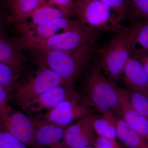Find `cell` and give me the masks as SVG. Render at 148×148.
I'll return each instance as SVG.
<instances>
[{"instance_id": "obj_1", "label": "cell", "mask_w": 148, "mask_h": 148, "mask_svg": "<svg viewBox=\"0 0 148 148\" xmlns=\"http://www.w3.org/2000/svg\"><path fill=\"white\" fill-rule=\"evenodd\" d=\"M94 42L69 51H45L32 53L38 65H42L61 77L65 84L73 82L87 67L92 56Z\"/></svg>"}, {"instance_id": "obj_2", "label": "cell", "mask_w": 148, "mask_h": 148, "mask_svg": "<svg viewBox=\"0 0 148 148\" xmlns=\"http://www.w3.org/2000/svg\"><path fill=\"white\" fill-rule=\"evenodd\" d=\"M86 101L101 114H109L120 118V88L105 76L98 65L91 67L86 81Z\"/></svg>"}, {"instance_id": "obj_3", "label": "cell", "mask_w": 148, "mask_h": 148, "mask_svg": "<svg viewBox=\"0 0 148 148\" xmlns=\"http://www.w3.org/2000/svg\"><path fill=\"white\" fill-rule=\"evenodd\" d=\"M140 23L137 21L127 31L115 34L98 51V65L111 80L118 81L122 77L124 66L130 56L132 40Z\"/></svg>"}, {"instance_id": "obj_4", "label": "cell", "mask_w": 148, "mask_h": 148, "mask_svg": "<svg viewBox=\"0 0 148 148\" xmlns=\"http://www.w3.org/2000/svg\"><path fill=\"white\" fill-rule=\"evenodd\" d=\"M97 31L85 25L79 29L59 33L42 40H17L22 49L32 53L45 51L74 50L89 43L95 42Z\"/></svg>"}, {"instance_id": "obj_5", "label": "cell", "mask_w": 148, "mask_h": 148, "mask_svg": "<svg viewBox=\"0 0 148 148\" xmlns=\"http://www.w3.org/2000/svg\"><path fill=\"white\" fill-rule=\"evenodd\" d=\"M74 1L78 19L91 29L115 34L129 29L122 26L112 9L100 0Z\"/></svg>"}, {"instance_id": "obj_6", "label": "cell", "mask_w": 148, "mask_h": 148, "mask_svg": "<svg viewBox=\"0 0 148 148\" xmlns=\"http://www.w3.org/2000/svg\"><path fill=\"white\" fill-rule=\"evenodd\" d=\"M26 80L16 83L14 88V97L23 110L31 101L54 86L65 84L55 72L42 65Z\"/></svg>"}, {"instance_id": "obj_7", "label": "cell", "mask_w": 148, "mask_h": 148, "mask_svg": "<svg viewBox=\"0 0 148 148\" xmlns=\"http://www.w3.org/2000/svg\"><path fill=\"white\" fill-rule=\"evenodd\" d=\"M0 125L27 146L34 148L35 124L32 119L8 105L0 108Z\"/></svg>"}, {"instance_id": "obj_8", "label": "cell", "mask_w": 148, "mask_h": 148, "mask_svg": "<svg viewBox=\"0 0 148 148\" xmlns=\"http://www.w3.org/2000/svg\"><path fill=\"white\" fill-rule=\"evenodd\" d=\"M85 25L78 19L73 20L68 17H62L40 26H29L20 24L16 26L21 35L20 39L35 41L46 39L59 33L75 30Z\"/></svg>"}, {"instance_id": "obj_9", "label": "cell", "mask_w": 148, "mask_h": 148, "mask_svg": "<svg viewBox=\"0 0 148 148\" xmlns=\"http://www.w3.org/2000/svg\"><path fill=\"white\" fill-rule=\"evenodd\" d=\"M80 99L67 100L59 103L53 108L37 118L48 122L68 126L72 121L90 114L89 106L84 102L81 103Z\"/></svg>"}, {"instance_id": "obj_10", "label": "cell", "mask_w": 148, "mask_h": 148, "mask_svg": "<svg viewBox=\"0 0 148 148\" xmlns=\"http://www.w3.org/2000/svg\"><path fill=\"white\" fill-rule=\"evenodd\" d=\"M80 95L73 87L72 84H64L54 86L43 92L31 101L24 110L31 114L38 115L44 111H47L67 100L79 99Z\"/></svg>"}, {"instance_id": "obj_11", "label": "cell", "mask_w": 148, "mask_h": 148, "mask_svg": "<svg viewBox=\"0 0 148 148\" xmlns=\"http://www.w3.org/2000/svg\"><path fill=\"white\" fill-rule=\"evenodd\" d=\"M33 120L35 126L34 148H62L61 141L69 126L48 122L36 117Z\"/></svg>"}, {"instance_id": "obj_12", "label": "cell", "mask_w": 148, "mask_h": 148, "mask_svg": "<svg viewBox=\"0 0 148 148\" xmlns=\"http://www.w3.org/2000/svg\"><path fill=\"white\" fill-rule=\"evenodd\" d=\"M122 77L130 90L148 97V77L144 66L137 58L130 56Z\"/></svg>"}, {"instance_id": "obj_13", "label": "cell", "mask_w": 148, "mask_h": 148, "mask_svg": "<svg viewBox=\"0 0 148 148\" xmlns=\"http://www.w3.org/2000/svg\"><path fill=\"white\" fill-rule=\"evenodd\" d=\"M120 118L124 120L148 141V121L132 106L125 89L120 88Z\"/></svg>"}, {"instance_id": "obj_14", "label": "cell", "mask_w": 148, "mask_h": 148, "mask_svg": "<svg viewBox=\"0 0 148 148\" xmlns=\"http://www.w3.org/2000/svg\"><path fill=\"white\" fill-rule=\"evenodd\" d=\"M17 41H12L0 36V62L13 68L18 73L23 70L26 57Z\"/></svg>"}, {"instance_id": "obj_15", "label": "cell", "mask_w": 148, "mask_h": 148, "mask_svg": "<svg viewBox=\"0 0 148 148\" xmlns=\"http://www.w3.org/2000/svg\"><path fill=\"white\" fill-rule=\"evenodd\" d=\"M46 4L45 0H13L7 8L10 12L8 20L16 25L24 23L37 8Z\"/></svg>"}, {"instance_id": "obj_16", "label": "cell", "mask_w": 148, "mask_h": 148, "mask_svg": "<svg viewBox=\"0 0 148 148\" xmlns=\"http://www.w3.org/2000/svg\"><path fill=\"white\" fill-rule=\"evenodd\" d=\"M116 139L122 148H148V141L120 118H118Z\"/></svg>"}, {"instance_id": "obj_17", "label": "cell", "mask_w": 148, "mask_h": 148, "mask_svg": "<svg viewBox=\"0 0 148 148\" xmlns=\"http://www.w3.org/2000/svg\"><path fill=\"white\" fill-rule=\"evenodd\" d=\"M118 118L111 114L93 116L92 127L98 136L109 140H116Z\"/></svg>"}, {"instance_id": "obj_18", "label": "cell", "mask_w": 148, "mask_h": 148, "mask_svg": "<svg viewBox=\"0 0 148 148\" xmlns=\"http://www.w3.org/2000/svg\"><path fill=\"white\" fill-rule=\"evenodd\" d=\"M130 56L138 59L148 56V21H140L131 44Z\"/></svg>"}, {"instance_id": "obj_19", "label": "cell", "mask_w": 148, "mask_h": 148, "mask_svg": "<svg viewBox=\"0 0 148 148\" xmlns=\"http://www.w3.org/2000/svg\"><path fill=\"white\" fill-rule=\"evenodd\" d=\"M62 17H68L58 9L48 4L44 5L41 6L34 12L28 18H30V21L22 24L29 26H40L53 19Z\"/></svg>"}, {"instance_id": "obj_20", "label": "cell", "mask_w": 148, "mask_h": 148, "mask_svg": "<svg viewBox=\"0 0 148 148\" xmlns=\"http://www.w3.org/2000/svg\"><path fill=\"white\" fill-rule=\"evenodd\" d=\"M19 73L10 66L0 62V85L10 92L16 84Z\"/></svg>"}, {"instance_id": "obj_21", "label": "cell", "mask_w": 148, "mask_h": 148, "mask_svg": "<svg viewBox=\"0 0 148 148\" xmlns=\"http://www.w3.org/2000/svg\"><path fill=\"white\" fill-rule=\"evenodd\" d=\"M125 90L132 106L148 121V97L129 89Z\"/></svg>"}, {"instance_id": "obj_22", "label": "cell", "mask_w": 148, "mask_h": 148, "mask_svg": "<svg viewBox=\"0 0 148 148\" xmlns=\"http://www.w3.org/2000/svg\"><path fill=\"white\" fill-rule=\"evenodd\" d=\"M92 120L83 129L71 148H80L94 146L96 137L93 133Z\"/></svg>"}, {"instance_id": "obj_23", "label": "cell", "mask_w": 148, "mask_h": 148, "mask_svg": "<svg viewBox=\"0 0 148 148\" xmlns=\"http://www.w3.org/2000/svg\"><path fill=\"white\" fill-rule=\"evenodd\" d=\"M110 6L113 11L120 23L123 21L129 14L128 0H100Z\"/></svg>"}, {"instance_id": "obj_24", "label": "cell", "mask_w": 148, "mask_h": 148, "mask_svg": "<svg viewBox=\"0 0 148 148\" xmlns=\"http://www.w3.org/2000/svg\"><path fill=\"white\" fill-rule=\"evenodd\" d=\"M20 140L0 125V148H27Z\"/></svg>"}, {"instance_id": "obj_25", "label": "cell", "mask_w": 148, "mask_h": 148, "mask_svg": "<svg viewBox=\"0 0 148 148\" xmlns=\"http://www.w3.org/2000/svg\"><path fill=\"white\" fill-rule=\"evenodd\" d=\"M129 10L143 21H148V0H128Z\"/></svg>"}, {"instance_id": "obj_26", "label": "cell", "mask_w": 148, "mask_h": 148, "mask_svg": "<svg viewBox=\"0 0 148 148\" xmlns=\"http://www.w3.org/2000/svg\"><path fill=\"white\" fill-rule=\"evenodd\" d=\"M46 2L49 5L60 10L69 18L76 14L74 0H47Z\"/></svg>"}, {"instance_id": "obj_27", "label": "cell", "mask_w": 148, "mask_h": 148, "mask_svg": "<svg viewBox=\"0 0 148 148\" xmlns=\"http://www.w3.org/2000/svg\"><path fill=\"white\" fill-rule=\"evenodd\" d=\"M94 147L95 148H122L116 140H109L99 136L96 138Z\"/></svg>"}, {"instance_id": "obj_28", "label": "cell", "mask_w": 148, "mask_h": 148, "mask_svg": "<svg viewBox=\"0 0 148 148\" xmlns=\"http://www.w3.org/2000/svg\"><path fill=\"white\" fill-rule=\"evenodd\" d=\"M10 92L6 88L0 85V108L7 105Z\"/></svg>"}, {"instance_id": "obj_29", "label": "cell", "mask_w": 148, "mask_h": 148, "mask_svg": "<svg viewBox=\"0 0 148 148\" xmlns=\"http://www.w3.org/2000/svg\"><path fill=\"white\" fill-rule=\"evenodd\" d=\"M143 64L148 77V56L138 59Z\"/></svg>"}, {"instance_id": "obj_30", "label": "cell", "mask_w": 148, "mask_h": 148, "mask_svg": "<svg viewBox=\"0 0 148 148\" xmlns=\"http://www.w3.org/2000/svg\"><path fill=\"white\" fill-rule=\"evenodd\" d=\"M4 18L1 11H0V36H1L4 25Z\"/></svg>"}, {"instance_id": "obj_31", "label": "cell", "mask_w": 148, "mask_h": 148, "mask_svg": "<svg viewBox=\"0 0 148 148\" xmlns=\"http://www.w3.org/2000/svg\"><path fill=\"white\" fill-rule=\"evenodd\" d=\"M13 0H0V5L8 8L9 5Z\"/></svg>"}, {"instance_id": "obj_32", "label": "cell", "mask_w": 148, "mask_h": 148, "mask_svg": "<svg viewBox=\"0 0 148 148\" xmlns=\"http://www.w3.org/2000/svg\"><path fill=\"white\" fill-rule=\"evenodd\" d=\"M80 148H95L94 146H88V147H83Z\"/></svg>"}, {"instance_id": "obj_33", "label": "cell", "mask_w": 148, "mask_h": 148, "mask_svg": "<svg viewBox=\"0 0 148 148\" xmlns=\"http://www.w3.org/2000/svg\"></svg>"}]
</instances>
